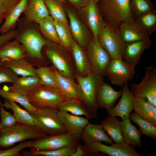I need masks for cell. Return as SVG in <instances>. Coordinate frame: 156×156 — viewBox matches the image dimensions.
Segmentation results:
<instances>
[{
	"instance_id": "23",
	"label": "cell",
	"mask_w": 156,
	"mask_h": 156,
	"mask_svg": "<svg viewBox=\"0 0 156 156\" xmlns=\"http://www.w3.org/2000/svg\"><path fill=\"white\" fill-rule=\"evenodd\" d=\"M71 50L75 74L85 76L92 72L86 51L75 40Z\"/></svg>"
},
{
	"instance_id": "18",
	"label": "cell",
	"mask_w": 156,
	"mask_h": 156,
	"mask_svg": "<svg viewBox=\"0 0 156 156\" xmlns=\"http://www.w3.org/2000/svg\"><path fill=\"white\" fill-rule=\"evenodd\" d=\"M117 31L127 44L148 39L150 36L135 20L133 23H121Z\"/></svg>"
},
{
	"instance_id": "55",
	"label": "cell",
	"mask_w": 156,
	"mask_h": 156,
	"mask_svg": "<svg viewBox=\"0 0 156 156\" xmlns=\"http://www.w3.org/2000/svg\"><path fill=\"white\" fill-rule=\"evenodd\" d=\"M1 65V61L0 60V66Z\"/></svg>"
},
{
	"instance_id": "1",
	"label": "cell",
	"mask_w": 156,
	"mask_h": 156,
	"mask_svg": "<svg viewBox=\"0 0 156 156\" xmlns=\"http://www.w3.org/2000/svg\"><path fill=\"white\" fill-rule=\"evenodd\" d=\"M15 39L23 46L26 59L34 66H47L48 62L43 57L42 50L48 43L41 34L38 24L28 21L24 17L18 20Z\"/></svg>"
},
{
	"instance_id": "52",
	"label": "cell",
	"mask_w": 156,
	"mask_h": 156,
	"mask_svg": "<svg viewBox=\"0 0 156 156\" xmlns=\"http://www.w3.org/2000/svg\"><path fill=\"white\" fill-rule=\"evenodd\" d=\"M3 107V103L1 102L0 99V107Z\"/></svg>"
},
{
	"instance_id": "33",
	"label": "cell",
	"mask_w": 156,
	"mask_h": 156,
	"mask_svg": "<svg viewBox=\"0 0 156 156\" xmlns=\"http://www.w3.org/2000/svg\"><path fill=\"white\" fill-rule=\"evenodd\" d=\"M39 29L44 38L48 41L61 46L58 38L54 20L50 15L38 24Z\"/></svg>"
},
{
	"instance_id": "34",
	"label": "cell",
	"mask_w": 156,
	"mask_h": 156,
	"mask_svg": "<svg viewBox=\"0 0 156 156\" xmlns=\"http://www.w3.org/2000/svg\"><path fill=\"white\" fill-rule=\"evenodd\" d=\"M3 107L11 109L17 122L27 125L35 126L34 118L32 114L26 110L23 109L15 102L5 100Z\"/></svg>"
},
{
	"instance_id": "2",
	"label": "cell",
	"mask_w": 156,
	"mask_h": 156,
	"mask_svg": "<svg viewBox=\"0 0 156 156\" xmlns=\"http://www.w3.org/2000/svg\"><path fill=\"white\" fill-rule=\"evenodd\" d=\"M131 0H99L98 4L106 24L117 31L120 24L135 21L131 11Z\"/></svg>"
},
{
	"instance_id": "27",
	"label": "cell",
	"mask_w": 156,
	"mask_h": 156,
	"mask_svg": "<svg viewBox=\"0 0 156 156\" xmlns=\"http://www.w3.org/2000/svg\"><path fill=\"white\" fill-rule=\"evenodd\" d=\"M107 134L115 143H125L122 131L120 121L116 116H109L100 122Z\"/></svg>"
},
{
	"instance_id": "35",
	"label": "cell",
	"mask_w": 156,
	"mask_h": 156,
	"mask_svg": "<svg viewBox=\"0 0 156 156\" xmlns=\"http://www.w3.org/2000/svg\"><path fill=\"white\" fill-rule=\"evenodd\" d=\"M54 22L61 46L66 49L71 50L74 40L68 24L57 21Z\"/></svg>"
},
{
	"instance_id": "26",
	"label": "cell",
	"mask_w": 156,
	"mask_h": 156,
	"mask_svg": "<svg viewBox=\"0 0 156 156\" xmlns=\"http://www.w3.org/2000/svg\"><path fill=\"white\" fill-rule=\"evenodd\" d=\"M42 84L37 76H21L8 87V91L26 95L36 87Z\"/></svg>"
},
{
	"instance_id": "48",
	"label": "cell",
	"mask_w": 156,
	"mask_h": 156,
	"mask_svg": "<svg viewBox=\"0 0 156 156\" xmlns=\"http://www.w3.org/2000/svg\"><path fill=\"white\" fill-rule=\"evenodd\" d=\"M74 7L80 9L86 6L91 0H66Z\"/></svg>"
},
{
	"instance_id": "16",
	"label": "cell",
	"mask_w": 156,
	"mask_h": 156,
	"mask_svg": "<svg viewBox=\"0 0 156 156\" xmlns=\"http://www.w3.org/2000/svg\"><path fill=\"white\" fill-rule=\"evenodd\" d=\"M57 114L66 132L80 141L84 129L89 123V119L59 110Z\"/></svg>"
},
{
	"instance_id": "36",
	"label": "cell",
	"mask_w": 156,
	"mask_h": 156,
	"mask_svg": "<svg viewBox=\"0 0 156 156\" xmlns=\"http://www.w3.org/2000/svg\"><path fill=\"white\" fill-rule=\"evenodd\" d=\"M49 15L55 21L68 24L64 3L57 0H44Z\"/></svg>"
},
{
	"instance_id": "28",
	"label": "cell",
	"mask_w": 156,
	"mask_h": 156,
	"mask_svg": "<svg viewBox=\"0 0 156 156\" xmlns=\"http://www.w3.org/2000/svg\"><path fill=\"white\" fill-rule=\"evenodd\" d=\"M1 65L10 69L18 76H36L34 66L26 59L1 61Z\"/></svg>"
},
{
	"instance_id": "40",
	"label": "cell",
	"mask_w": 156,
	"mask_h": 156,
	"mask_svg": "<svg viewBox=\"0 0 156 156\" xmlns=\"http://www.w3.org/2000/svg\"><path fill=\"white\" fill-rule=\"evenodd\" d=\"M135 20L150 36L156 30V11L155 9L136 17Z\"/></svg>"
},
{
	"instance_id": "46",
	"label": "cell",
	"mask_w": 156,
	"mask_h": 156,
	"mask_svg": "<svg viewBox=\"0 0 156 156\" xmlns=\"http://www.w3.org/2000/svg\"><path fill=\"white\" fill-rule=\"evenodd\" d=\"M21 0H0V14L5 17Z\"/></svg>"
},
{
	"instance_id": "45",
	"label": "cell",
	"mask_w": 156,
	"mask_h": 156,
	"mask_svg": "<svg viewBox=\"0 0 156 156\" xmlns=\"http://www.w3.org/2000/svg\"><path fill=\"white\" fill-rule=\"evenodd\" d=\"M19 78L9 68L2 66H0V84L3 83H14Z\"/></svg>"
},
{
	"instance_id": "32",
	"label": "cell",
	"mask_w": 156,
	"mask_h": 156,
	"mask_svg": "<svg viewBox=\"0 0 156 156\" xmlns=\"http://www.w3.org/2000/svg\"><path fill=\"white\" fill-rule=\"evenodd\" d=\"M58 110L64 111L78 116H85L89 119L92 118L81 101L78 99H71L64 101Z\"/></svg>"
},
{
	"instance_id": "51",
	"label": "cell",
	"mask_w": 156,
	"mask_h": 156,
	"mask_svg": "<svg viewBox=\"0 0 156 156\" xmlns=\"http://www.w3.org/2000/svg\"><path fill=\"white\" fill-rule=\"evenodd\" d=\"M58 0L61 1V2H62L64 4L66 3V0Z\"/></svg>"
},
{
	"instance_id": "8",
	"label": "cell",
	"mask_w": 156,
	"mask_h": 156,
	"mask_svg": "<svg viewBox=\"0 0 156 156\" xmlns=\"http://www.w3.org/2000/svg\"><path fill=\"white\" fill-rule=\"evenodd\" d=\"M145 74L138 84H131L130 91L134 97L142 98L156 106V67H146Z\"/></svg>"
},
{
	"instance_id": "6",
	"label": "cell",
	"mask_w": 156,
	"mask_h": 156,
	"mask_svg": "<svg viewBox=\"0 0 156 156\" xmlns=\"http://www.w3.org/2000/svg\"><path fill=\"white\" fill-rule=\"evenodd\" d=\"M30 104L36 109L49 107L58 110L66 100L57 90L42 84L25 95Z\"/></svg>"
},
{
	"instance_id": "12",
	"label": "cell",
	"mask_w": 156,
	"mask_h": 156,
	"mask_svg": "<svg viewBox=\"0 0 156 156\" xmlns=\"http://www.w3.org/2000/svg\"><path fill=\"white\" fill-rule=\"evenodd\" d=\"M79 141L66 132L34 140L30 148L40 151L56 150L68 146H76L79 144Z\"/></svg>"
},
{
	"instance_id": "47",
	"label": "cell",
	"mask_w": 156,
	"mask_h": 156,
	"mask_svg": "<svg viewBox=\"0 0 156 156\" xmlns=\"http://www.w3.org/2000/svg\"><path fill=\"white\" fill-rule=\"evenodd\" d=\"M17 34L16 29H13L0 35V47L7 42L15 39Z\"/></svg>"
},
{
	"instance_id": "10",
	"label": "cell",
	"mask_w": 156,
	"mask_h": 156,
	"mask_svg": "<svg viewBox=\"0 0 156 156\" xmlns=\"http://www.w3.org/2000/svg\"><path fill=\"white\" fill-rule=\"evenodd\" d=\"M97 37L100 44L112 59H122L127 43L118 31L106 24Z\"/></svg>"
},
{
	"instance_id": "37",
	"label": "cell",
	"mask_w": 156,
	"mask_h": 156,
	"mask_svg": "<svg viewBox=\"0 0 156 156\" xmlns=\"http://www.w3.org/2000/svg\"><path fill=\"white\" fill-rule=\"evenodd\" d=\"M129 118L137 125L142 134L153 140L156 139V126L140 117L135 112L130 114Z\"/></svg>"
},
{
	"instance_id": "15",
	"label": "cell",
	"mask_w": 156,
	"mask_h": 156,
	"mask_svg": "<svg viewBox=\"0 0 156 156\" xmlns=\"http://www.w3.org/2000/svg\"><path fill=\"white\" fill-rule=\"evenodd\" d=\"M64 7L69 18V26L73 38L74 40L84 49L91 38L90 32L79 19L73 8L68 6H64Z\"/></svg>"
},
{
	"instance_id": "53",
	"label": "cell",
	"mask_w": 156,
	"mask_h": 156,
	"mask_svg": "<svg viewBox=\"0 0 156 156\" xmlns=\"http://www.w3.org/2000/svg\"><path fill=\"white\" fill-rule=\"evenodd\" d=\"M1 130V127L0 125V134Z\"/></svg>"
},
{
	"instance_id": "31",
	"label": "cell",
	"mask_w": 156,
	"mask_h": 156,
	"mask_svg": "<svg viewBox=\"0 0 156 156\" xmlns=\"http://www.w3.org/2000/svg\"><path fill=\"white\" fill-rule=\"evenodd\" d=\"M27 0H21L5 17L3 23L0 28V32L3 34L14 29L26 6Z\"/></svg>"
},
{
	"instance_id": "11",
	"label": "cell",
	"mask_w": 156,
	"mask_h": 156,
	"mask_svg": "<svg viewBox=\"0 0 156 156\" xmlns=\"http://www.w3.org/2000/svg\"><path fill=\"white\" fill-rule=\"evenodd\" d=\"M135 67L122 58L112 59L106 72V75L111 83L122 87L134 77Z\"/></svg>"
},
{
	"instance_id": "42",
	"label": "cell",
	"mask_w": 156,
	"mask_h": 156,
	"mask_svg": "<svg viewBox=\"0 0 156 156\" xmlns=\"http://www.w3.org/2000/svg\"><path fill=\"white\" fill-rule=\"evenodd\" d=\"M36 76L39 78L42 84L58 90L53 75L49 66L37 67L36 68Z\"/></svg>"
},
{
	"instance_id": "49",
	"label": "cell",
	"mask_w": 156,
	"mask_h": 156,
	"mask_svg": "<svg viewBox=\"0 0 156 156\" xmlns=\"http://www.w3.org/2000/svg\"><path fill=\"white\" fill-rule=\"evenodd\" d=\"M87 154L83 146L78 144L76 146L75 151L72 156H84Z\"/></svg>"
},
{
	"instance_id": "24",
	"label": "cell",
	"mask_w": 156,
	"mask_h": 156,
	"mask_svg": "<svg viewBox=\"0 0 156 156\" xmlns=\"http://www.w3.org/2000/svg\"><path fill=\"white\" fill-rule=\"evenodd\" d=\"M81 139L86 144L94 142H103L107 144L113 143L112 140L107 134L101 124L89 123L84 129Z\"/></svg>"
},
{
	"instance_id": "22",
	"label": "cell",
	"mask_w": 156,
	"mask_h": 156,
	"mask_svg": "<svg viewBox=\"0 0 156 156\" xmlns=\"http://www.w3.org/2000/svg\"><path fill=\"white\" fill-rule=\"evenodd\" d=\"M23 14L28 21L37 24L50 15L44 0H27Z\"/></svg>"
},
{
	"instance_id": "14",
	"label": "cell",
	"mask_w": 156,
	"mask_h": 156,
	"mask_svg": "<svg viewBox=\"0 0 156 156\" xmlns=\"http://www.w3.org/2000/svg\"><path fill=\"white\" fill-rule=\"evenodd\" d=\"M79 10L93 36L97 37L106 24L98 3L91 0L87 5Z\"/></svg>"
},
{
	"instance_id": "7",
	"label": "cell",
	"mask_w": 156,
	"mask_h": 156,
	"mask_svg": "<svg viewBox=\"0 0 156 156\" xmlns=\"http://www.w3.org/2000/svg\"><path fill=\"white\" fill-rule=\"evenodd\" d=\"M92 71L103 77L112 58L100 44L97 37H92L86 48Z\"/></svg>"
},
{
	"instance_id": "41",
	"label": "cell",
	"mask_w": 156,
	"mask_h": 156,
	"mask_svg": "<svg viewBox=\"0 0 156 156\" xmlns=\"http://www.w3.org/2000/svg\"><path fill=\"white\" fill-rule=\"evenodd\" d=\"M130 8L135 19L155 10L153 3L149 0H131Z\"/></svg>"
},
{
	"instance_id": "9",
	"label": "cell",
	"mask_w": 156,
	"mask_h": 156,
	"mask_svg": "<svg viewBox=\"0 0 156 156\" xmlns=\"http://www.w3.org/2000/svg\"><path fill=\"white\" fill-rule=\"evenodd\" d=\"M44 47L46 56L58 72L75 81V72L74 62L61 51L59 46L48 41V44Z\"/></svg>"
},
{
	"instance_id": "25",
	"label": "cell",
	"mask_w": 156,
	"mask_h": 156,
	"mask_svg": "<svg viewBox=\"0 0 156 156\" xmlns=\"http://www.w3.org/2000/svg\"><path fill=\"white\" fill-rule=\"evenodd\" d=\"M27 55L23 45L14 39L0 47V60H18L26 59Z\"/></svg>"
},
{
	"instance_id": "54",
	"label": "cell",
	"mask_w": 156,
	"mask_h": 156,
	"mask_svg": "<svg viewBox=\"0 0 156 156\" xmlns=\"http://www.w3.org/2000/svg\"><path fill=\"white\" fill-rule=\"evenodd\" d=\"M95 2L98 3L99 0H94Z\"/></svg>"
},
{
	"instance_id": "20",
	"label": "cell",
	"mask_w": 156,
	"mask_h": 156,
	"mask_svg": "<svg viewBox=\"0 0 156 156\" xmlns=\"http://www.w3.org/2000/svg\"><path fill=\"white\" fill-rule=\"evenodd\" d=\"M53 75L58 89L66 99H79L77 85L75 81L61 74L52 65L49 66Z\"/></svg>"
},
{
	"instance_id": "21",
	"label": "cell",
	"mask_w": 156,
	"mask_h": 156,
	"mask_svg": "<svg viewBox=\"0 0 156 156\" xmlns=\"http://www.w3.org/2000/svg\"><path fill=\"white\" fill-rule=\"evenodd\" d=\"M153 42L148 39L127 44L122 59L135 67L144 51L150 47Z\"/></svg>"
},
{
	"instance_id": "5",
	"label": "cell",
	"mask_w": 156,
	"mask_h": 156,
	"mask_svg": "<svg viewBox=\"0 0 156 156\" xmlns=\"http://www.w3.org/2000/svg\"><path fill=\"white\" fill-rule=\"evenodd\" d=\"M58 110L49 107L35 110L31 114L34 118L35 126L49 135L66 133L58 116Z\"/></svg>"
},
{
	"instance_id": "39",
	"label": "cell",
	"mask_w": 156,
	"mask_h": 156,
	"mask_svg": "<svg viewBox=\"0 0 156 156\" xmlns=\"http://www.w3.org/2000/svg\"><path fill=\"white\" fill-rule=\"evenodd\" d=\"M76 150V146H70L62 148L49 151H40L30 149L25 152L28 156H72Z\"/></svg>"
},
{
	"instance_id": "29",
	"label": "cell",
	"mask_w": 156,
	"mask_h": 156,
	"mask_svg": "<svg viewBox=\"0 0 156 156\" xmlns=\"http://www.w3.org/2000/svg\"><path fill=\"white\" fill-rule=\"evenodd\" d=\"M120 125L123 138L126 143L133 147L142 146V133L131 123L129 118L120 121Z\"/></svg>"
},
{
	"instance_id": "4",
	"label": "cell",
	"mask_w": 156,
	"mask_h": 156,
	"mask_svg": "<svg viewBox=\"0 0 156 156\" xmlns=\"http://www.w3.org/2000/svg\"><path fill=\"white\" fill-rule=\"evenodd\" d=\"M48 135L35 126L18 122L10 128L1 129L0 148H8L18 142L28 140L39 139Z\"/></svg>"
},
{
	"instance_id": "3",
	"label": "cell",
	"mask_w": 156,
	"mask_h": 156,
	"mask_svg": "<svg viewBox=\"0 0 156 156\" xmlns=\"http://www.w3.org/2000/svg\"><path fill=\"white\" fill-rule=\"evenodd\" d=\"M79 100L92 118L97 117L99 107L96 100L97 89L103 81V77L92 72L87 76H81L75 73Z\"/></svg>"
},
{
	"instance_id": "38",
	"label": "cell",
	"mask_w": 156,
	"mask_h": 156,
	"mask_svg": "<svg viewBox=\"0 0 156 156\" xmlns=\"http://www.w3.org/2000/svg\"><path fill=\"white\" fill-rule=\"evenodd\" d=\"M0 96L5 99L19 103L31 114L37 109L30 104L26 96L21 94L0 88Z\"/></svg>"
},
{
	"instance_id": "44",
	"label": "cell",
	"mask_w": 156,
	"mask_h": 156,
	"mask_svg": "<svg viewBox=\"0 0 156 156\" xmlns=\"http://www.w3.org/2000/svg\"><path fill=\"white\" fill-rule=\"evenodd\" d=\"M0 115L1 129L10 128L18 123L14 115L6 111L3 106L0 107Z\"/></svg>"
},
{
	"instance_id": "13",
	"label": "cell",
	"mask_w": 156,
	"mask_h": 156,
	"mask_svg": "<svg viewBox=\"0 0 156 156\" xmlns=\"http://www.w3.org/2000/svg\"><path fill=\"white\" fill-rule=\"evenodd\" d=\"M83 147L88 154L97 155L99 153L110 156H142L138 153L134 147L125 142L121 144L112 143L109 146L105 145L101 142H94L85 144Z\"/></svg>"
},
{
	"instance_id": "50",
	"label": "cell",
	"mask_w": 156,
	"mask_h": 156,
	"mask_svg": "<svg viewBox=\"0 0 156 156\" xmlns=\"http://www.w3.org/2000/svg\"><path fill=\"white\" fill-rule=\"evenodd\" d=\"M4 17L2 15L0 14V24L2 21L3 19L4 18Z\"/></svg>"
},
{
	"instance_id": "19",
	"label": "cell",
	"mask_w": 156,
	"mask_h": 156,
	"mask_svg": "<svg viewBox=\"0 0 156 156\" xmlns=\"http://www.w3.org/2000/svg\"><path fill=\"white\" fill-rule=\"evenodd\" d=\"M122 92V90L116 91L109 84L102 82L99 86L96 92L98 107L106 109L112 108L121 96Z\"/></svg>"
},
{
	"instance_id": "17",
	"label": "cell",
	"mask_w": 156,
	"mask_h": 156,
	"mask_svg": "<svg viewBox=\"0 0 156 156\" xmlns=\"http://www.w3.org/2000/svg\"><path fill=\"white\" fill-rule=\"evenodd\" d=\"M121 98L118 103L111 108L107 109L109 116L120 117L122 120L129 118L131 112L133 110L134 96L127 84L122 87Z\"/></svg>"
},
{
	"instance_id": "43",
	"label": "cell",
	"mask_w": 156,
	"mask_h": 156,
	"mask_svg": "<svg viewBox=\"0 0 156 156\" xmlns=\"http://www.w3.org/2000/svg\"><path fill=\"white\" fill-rule=\"evenodd\" d=\"M33 140L24 141L19 143L17 145L10 148L5 150H0V156H22L23 155L21 153L24 149L30 148Z\"/></svg>"
},
{
	"instance_id": "30",
	"label": "cell",
	"mask_w": 156,
	"mask_h": 156,
	"mask_svg": "<svg viewBox=\"0 0 156 156\" xmlns=\"http://www.w3.org/2000/svg\"><path fill=\"white\" fill-rule=\"evenodd\" d=\"M135 112L156 126V106L145 99L134 97Z\"/></svg>"
}]
</instances>
